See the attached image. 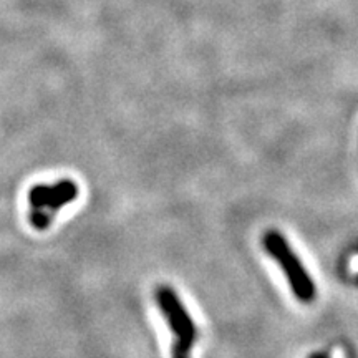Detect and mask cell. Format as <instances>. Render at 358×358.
Here are the masks:
<instances>
[{
    "label": "cell",
    "mask_w": 358,
    "mask_h": 358,
    "mask_svg": "<svg viewBox=\"0 0 358 358\" xmlns=\"http://www.w3.org/2000/svg\"><path fill=\"white\" fill-rule=\"evenodd\" d=\"M262 245L268 256L280 266L295 297L301 302H312L315 299V284L306 267L302 266L301 259L289 248L285 237L277 231H268L262 237Z\"/></svg>",
    "instance_id": "2"
},
{
    "label": "cell",
    "mask_w": 358,
    "mask_h": 358,
    "mask_svg": "<svg viewBox=\"0 0 358 358\" xmlns=\"http://www.w3.org/2000/svg\"><path fill=\"white\" fill-rule=\"evenodd\" d=\"M78 192V185L71 179H60L55 185H35L29 191V221L34 229H48L57 213L73 203Z\"/></svg>",
    "instance_id": "1"
},
{
    "label": "cell",
    "mask_w": 358,
    "mask_h": 358,
    "mask_svg": "<svg viewBox=\"0 0 358 358\" xmlns=\"http://www.w3.org/2000/svg\"><path fill=\"white\" fill-rule=\"evenodd\" d=\"M155 299L169 329L176 337L173 345V358H189L191 348L198 338V329H196L189 312L179 301L176 292L168 285H158L155 290Z\"/></svg>",
    "instance_id": "3"
}]
</instances>
